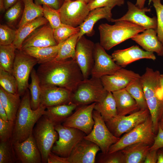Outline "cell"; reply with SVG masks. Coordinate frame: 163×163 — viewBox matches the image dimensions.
<instances>
[{"instance_id":"6da1fadb","label":"cell","mask_w":163,"mask_h":163,"mask_svg":"<svg viewBox=\"0 0 163 163\" xmlns=\"http://www.w3.org/2000/svg\"><path fill=\"white\" fill-rule=\"evenodd\" d=\"M40 85H51L73 92L84 79L81 71L74 59H55L40 64L37 70Z\"/></svg>"},{"instance_id":"7a4b0ae2","label":"cell","mask_w":163,"mask_h":163,"mask_svg":"<svg viewBox=\"0 0 163 163\" xmlns=\"http://www.w3.org/2000/svg\"><path fill=\"white\" fill-rule=\"evenodd\" d=\"M160 74L159 71L147 67L140 78L156 134L163 114V92L159 80Z\"/></svg>"},{"instance_id":"3957f363","label":"cell","mask_w":163,"mask_h":163,"mask_svg":"<svg viewBox=\"0 0 163 163\" xmlns=\"http://www.w3.org/2000/svg\"><path fill=\"white\" fill-rule=\"evenodd\" d=\"M22 97L14 121L11 138L13 143L21 142L32 134L36 123L44 114L46 108L40 104L37 109H32L30 94L28 89Z\"/></svg>"},{"instance_id":"277c9868","label":"cell","mask_w":163,"mask_h":163,"mask_svg":"<svg viewBox=\"0 0 163 163\" xmlns=\"http://www.w3.org/2000/svg\"><path fill=\"white\" fill-rule=\"evenodd\" d=\"M114 22L112 25L102 23L98 27L99 43L105 50H109L145 30L143 27L128 21H118Z\"/></svg>"},{"instance_id":"5b68a950","label":"cell","mask_w":163,"mask_h":163,"mask_svg":"<svg viewBox=\"0 0 163 163\" xmlns=\"http://www.w3.org/2000/svg\"><path fill=\"white\" fill-rule=\"evenodd\" d=\"M108 93L100 78L91 77L83 79L78 84L72 92L71 103L79 106L101 102Z\"/></svg>"},{"instance_id":"8992f818","label":"cell","mask_w":163,"mask_h":163,"mask_svg":"<svg viewBox=\"0 0 163 163\" xmlns=\"http://www.w3.org/2000/svg\"><path fill=\"white\" fill-rule=\"evenodd\" d=\"M156 135L150 115L144 121L126 133L117 142L112 145L108 152L121 150L128 145L138 142L145 143L151 146Z\"/></svg>"},{"instance_id":"52a82bcc","label":"cell","mask_w":163,"mask_h":163,"mask_svg":"<svg viewBox=\"0 0 163 163\" xmlns=\"http://www.w3.org/2000/svg\"><path fill=\"white\" fill-rule=\"evenodd\" d=\"M32 134L40 152L42 163H47L49 154L59 137L54 126L43 115L36 123Z\"/></svg>"},{"instance_id":"ba28073f","label":"cell","mask_w":163,"mask_h":163,"mask_svg":"<svg viewBox=\"0 0 163 163\" xmlns=\"http://www.w3.org/2000/svg\"><path fill=\"white\" fill-rule=\"evenodd\" d=\"M54 128L59 137L51 152L62 157H68L75 147L86 135L78 129L66 127L61 124L54 126Z\"/></svg>"},{"instance_id":"9c48e42d","label":"cell","mask_w":163,"mask_h":163,"mask_svg":"<svg viewBox=\"0 0 163 163\" xmlns=\"http://www.w3.org/2000/svg\"><path fill=\"white\" fill-rule=\"evenodd\" d=\"M150 115L148 109L140 110L128 115H117L105 123L113 135L119 138L144 121Z\"/></svg>"},{"instance_id":"30bf717a","label":"cell","mask_w":163,"mask_h":163,"mask_svg":"<svg viewBox=\"0 0 163 163\" xmlns=\"http://www.w3.org/2000/svg\"><path fill=\"white\" fill-rule=\"evenodd\" d=\"M93 117L94 124L91 132L84 139L94 143L100 148L101 152H108L110 146L117 142L120 138L114 136L109 131L100 113L94 110Z\"/></svg>"},{"instance_id":"8fae6325","label":"cell","mask_w":163,"mask_h":163,"mask_svg":"<svg viewBox=\"0 0 163 163\" xmlns=\"http://www.w3.org/2000/svg\"><path fill=\"white\" fill-rule=\"evenodd\" d=\"M37 63L35 58L21 51L16 52L12 74L17 81L18 94L20 97L23 96L28 89L29 76L34 67Z\"/></svg>"},{"instance_id":"7c38bea8","label":"cell","mask_w":163,"mask_h":163,"mask_svg":"<svg viewBox=\"0 0 163 163\" xmlns=\"http://www.w3.org/2000/svg\"><path fill=\"white\" fill-rule=\"evenodd\" d=\"M58 11L62 23L74 27L82 24L90 11L83 0L64 1Z\"/></svg>"},{"instance_id":"4fadbf2b","label":"cell","mask_w":163,"mask_h":163,"mask_svg":"<svg viewBox=\"0 0 163 163\" xmlns=\"http://www.w3.org/2000/svg\"><path fill=\"white\" fill-rule=\"evenodd\" d=\"M94 44L84 35L78 40L74 59L81 71L84 79L89 78L91 75L94 62Z\"/></svg>"},{"instance_id":"5bb4252c","label":"cell","mask_w":163,"mask_h":163,"mask_svg":"<svg viewBox=\"0 0 163 163\" xmlns=\"http://www.w3.org/2000/svg\"><path fill=\"white\" fill-rule=\"evenodd\" d=\"M96 103L78 106L75 111L62 123L64 126L78 129L88 134L94 124L92 113Z\"/></svg>"},{"instance_id":"9a60e30c","label":"cell","mask_w":163,"mask_h":163,"mask_svg":"<svg viewBox=\"0 0 163 163\" xmlns=\"http://www.w3.org/2000/svg\"><path fill=\"white\" fill-rule=\"evenodd\" d=\"M94 62L91 77H101L114 73L121 67L117 64L111 56L108 54L99 43L95 44L94 51Z\"/></svg>"},{"instance_id":"2e32d148","label":"cell","mask_w":163,"mask_h":163,"mask_svg":"<svg viewBox=\"0 0 163 163\" xmlns=\"http://www.w3.org/2000/svg\"><path fill=\"white\" fill-rule=\"evenodd\" d=\"M128 10L126 13L119 18H112L111 22L118 21H127L141 26L145 29H156L157 17H150L146 13L151 11V9L147 7L140 8L129 1L127 2Z\"/></svg>"},{"instance_id":"e0dca14e","label":"cell","mask_w":163,"mask_h":163,"mask_svg":"<svg viewBox=\"0 0 163 163\" xmlns=\"http://www.w3.org/2000/svg\"><path fill=\"white\" fill-rule=\"evenodd\" d=\"M40 104L46 108L71 103L72 92L69 90L51 85H40Z\"/></svg>"},{"instance_id":"ac0fdd59","label":"cell","mask_w":163,"mask_h":163,"mask_svg":"<svg viewBox=\"0 0 163 163\" xmlns=\"http://www.w3.org/2000/svg\"><path fill=\"white\" fill-rule=\"evenodd\" d=\"M141 76L131 70L121 68L114 73L100 78L105 89L113 92L125 88L131 82L140 78Z\"/></svg>"},{"instance_id":"d6986e66","label":"cell","mask_w":163,"mask_h":163,"mask_svg":"<svg viewBox=\"0 0 163 163\" xmlns=\"http://www.w3.org/2000/svg\"><path fill=\"white\" fill-rule=\"evenodd\" d=\"M13 143L18 161L22 163L42 162L40 152L33 134L21 142Z\"/></svg>"},{"instance_id":"ffe728a7","label":"cell","mask_w":163,"mask_h":163,"mask_svg":"<svg viewBox=\"0 0 163 163\" xmlns=\"http://www.w3.org/2000/svg\"><path fill=\"white\" fill-rule=\"evenodd\" d=\"M111 56L116 63L121 68H125L129 64L142 59L153 60L156 59L153 53L143 50L137 45H133L124 49L115 50Z\"/></svg>"},{"instance_id":"44dd1931","label":"cell","mask_w":163,"mask_h":163,"mask_svg":"<svg viewBox=\"0 0 163 163\" xmlns=\"http://www.w3.org/2000/svg\"><path fill=\"white\" fill-rule=\"evenodd\" d=\"M100 150L96 144L84 138L72 150L68 157L69 163H95L96 155Z\"/></svg>"},{"instance_id":"7402d4cb","label":"cell","mask_w":163,"mask_h":163,"mask_svg":"<svg viewBox=\"0 0 163 163\" xmlns=\"http://www.w3.org/2000/svg\"><path fill=\"white\" fill-rule=\"evenodd\" d=\"M58 44L54 37L53 29L50 24H46L34 31L31 35L24 40L22 49L30 46H50Z\"/></svg>"},{"instance_id":"603a6c76","label":"cell","mask_w":163,"mask_h":163,"mask_svg":"<svg viewBox=\"0 0 163 163\" xmlns=\"http://www.w3.org/2000/svg\"><path fill=\"white\" fill-rule=\"evenodd\" d=\"M131 39L145 50L155 53L158 56H163V45L158 38L156 29H145Z\"/></svg>"},{"instance_id":"cb8c5ba5","label":"cell","mask_w":163,"mask_h":163,"mask_svg":"<svg viewBox=\"0 0 163 163\" xmlns=\"http://www.w3.org/2000/svg\"><path fill=\"white\" fill-rule=\"evenodd\" d=\"M111 8L107 7L96 8L91 10L82 24L79 26L78 39L85 34L92 36L94 33L95 24L100 19H105L111 22L112 14Z\"/></svg>"},{"instance_id":"d4e9b609","label":"cell","mask_w":163,"mask_h":163,"mask_svg":"<svg viewBox=\"0 0 163 163\" xmlns=\"http://www.w3.org/2000/svg\"><path fill=\"white\" fill-rule=\"evenodd\" d=\"M112 93L116 104L117 115H126L140 110L135 100L125 88Z\"/></svg>"},{"instance_id":"484cf974","label":"cell","mask_w":163,"mask_h":163,"mask_svg":"<svg viewBox=\"0 0 163 163\" xmlns=\"http://www.w3.org/2000/svg\"><path fill=\"white\" fill-rule=\"evenodd\" d=\"M63 42L52 46L46 47H29L20 51L35 58L40 64L48 62L55 59Z\"/></svg>"},{"instance_id":"4316f807","label":"cell","mask_w":163,"mask_h":163,"mask_svg":"<svg viewBox=\"0 0 163 163\" xmlns=\"http://www.w3.org/2000/svg\"><path fill=\"white\" fill-rule=\"evenodd\" d=\"M77 106L72 103L47 107L43 115L55 126L61 124L72 113Z\"/></svg>"},{"instance_id":"83f0119b","label":"cell","mask_w":163,"mask_h":163,"mask_svg":"<svg viewBox=\"0 0 163 163\" xmlns=\"http://www.w3.org/2000/svg\"><path fill=\"white\" fill-rule=\"evenodd\" d=\"M48 21L44 16L29 21L16 30V37L12 44L16 50H21L26 38L38 28L47 24Z\"/></svg>"},{"instance_id":"f1b7e54d","label":"cell","mask_w":163,"mask_h":163,"mask_svg":"<svg viewBox=\"0 0 163 163\" xmlns=\"http://www.w3.org/2000/svg\"><path fill=\"white\" fill-rule=\"evenodd\" d=\"M151 145L138 142L128 145L121 150L125 163H143Z\"/></svg>"},{"instance_id":"f546056e","label":"cell","mask_w":163,"mask_h":163,"mask_svg":"<svg viewBox=\"0 0 163 163\" xmlns=\"http://www.w3.org/2000/svg\"><path fill=\"white\" fill-rule=\"evenodd\" d=\"M18 94L9 92L0 86V103L5 109L8 120L14 121L21 100Z\"/></svg>"},{"instance_id":"4dcf8cb0","label":"cell","mask_w":163,"mask_h":163,"mask_svg":"<svg viewBox=\"0 0 163 163\" xmlns=\"http://www.w3.org/2000/svg\"><path fill=\"white\" fill-rule=\"evenodd\" d=\"M94 110L100 113L105 122L117 116L116 104L112 92H108L102 101L96 103Z\"/></svg>"},{"instance_id":"1f68e13d","label":"cell","mask_w":163,"mask_h":163,"mask_svg":"<svg viewBox=\"0 0 163 163\" xmlns=\"http://www.w3.org/2000/svg\"><path fill=\"white\" fill-rule=\"evenodd\" d=\"M24 4L23 12L18 26V28L38 18L43 16L42 6L37 5L34 0H22Z\"/></svg>"},{"instance_id":"d6a6232c","label":"cell","mask_w":163,"mask_h":163,"mask_svg":"<svg viewBox=\"0 0 163 163\" xmlns=\"http://www.w3.org/2000/svg\"><path fill=\"white\" fill-rule=\"evenodd\" d=\"M16 49L12 44L0 45V68L12 73Z\"/></svg>"},{"instance_id":"836d02e7","label":"cell","mask_w":163,"mask_h":163,"mask_svg":"<svg viewBox=\"0 0 163 163\" xmlns=\"http://www.w3.org/2000/svg\"><path fill=\"white\" fill-rule=\"evenodd\" d=\"M79 33L73 35L63 42L55 59L58 61L69 58L74 59Z\"/></svg>"},{"instance_id":"e575fe53","label":"cell","mask_w":163,"mask_h":163,"mask_svg":"<svg viewBox=\"0 0 163 163\" xmlns=\"http://www.w3.org/2000/svg\"><path fill=\"white\" fill-rule=\"evenodd\" d=\"M31 82L29 84L28 88L30 90V105L32 109L35 110L40 105V96L41 87L37 71L33 68L30 74Z\"/></svg>"},{"instance_id":"d590c367","label":"cell","mask_w":163,"mask_h":163,"mask_svg":"<svg viewBox=\"0 0 163 163\" xmlns=\"http://www.w3.org/2000/svg\"><path fill=\"white\" fill-rule=\"evenodd\" d=\"M125 89L135 100L140 110L148 109L140 79L131 82Z\"/></svg>"},{"instance_id":"8d00e7d4","label":"cell","mask_w":163,"mask_h":163,"mask_svg":"<svg viewBox=\"0 0 163 163\" xmlns=\"http://www.w3.org/2000/svg\"><path fill=\"white\" fill-rule=\"evenodd\" d=\"M18 162L11 139L0 142V163Z\"/></svg>"},{"instance_id":"74e56055","label":"cell","mask_w":163,"mask_h":163,"mask_svg":"<svg viewBox=\"0 0 163 163\" xmlns=\"http://www.w3.org/2000/svg\"><path fill=\"white\" fill-rule=\"evenodd\" d=\"M0 85L6 91L18 94L17 81L12 73L0 68Z\"/></svg>"},{"instance_id":"f35d334b","label":"cell","mask_w":163,"mask_h":163,"mask_svg":"<svg viewBox=\"0 0 163 163\" xmlns=\"http://www.w3.org/2000/svg\"><path fill=\"white\" fill-rule=\"evenodd\" d=\"M54 36L58 44L66 40L73 35L79 32V26L74 27L62 23L57 28L53 29Z\"/></svg>"},{"instance_id":"ab89813d","label":"cell","mask_w":163,"mask_h":163,"mask_svg":"<svg viewBox=\"0 0 163 163\" xmlns=\"http://www.w3.org/2000/svg\"><path fill=\"white\" fill-rule=\"evenodd\" d=\"M95 163H125L124 155L121 150L112 152H102L98 154L96 157Z\"/></svg>"},{"instance_id":"60d3db41","label":"cell","mask_w":163,"mask_h":163,"mask_svg":"<svg viewBox=\"0 0 163 163\" xmlns=\"http://www.w3.org/2000/svg\"><path fill=\"white\" fill-rule=\"evenodd\" d=\"M161 0H149V5L152 2L157 15V27L156 31L159 40L163 45V4Z\"/></svg>"},{"instance_id":"b9f144b4","label":"cell","mask_w":163,"mask_h":163,"mask_svg":"<svg viewBox=\"0 0 163 163\" xmlns=\"http://www.w3.org/2000/svg\"><path fill=\"white\" fill-rule=\"evenodd\" d=\"M42 6L43 16L52 29L53 30L59 26L62 23L58 10H56L46 5Z\"/></svg>"},{"instance_id":"7bdbcfd3","label":"cell","mask_w":163,"mask_h":163,"mask_svg":"<svg viewBox=\"0 0 163 163\" xmlns=\"http://www.w3.org/2000/svg\"><path fill=\"white\" fill-rule=\"evenodd\" d=\"M24 8L22 0H18L7 9L5 14V18L7 23L10 24H12L16 22L23 13Z\"/></svg>"},{"instance_id":"ee69618b","label":"cell","mask_w":163,"mask_h":163,"mask_svg":"<svg viewBox=\"0 0 163 163\" xmlns=\"http://www.w3.org/2000/svg\"><path fill=\"white\" fill-rule=\"evenodd\" d=\"M16 30H13L5 24L0 25V45H11L15 40Z\"/></svg>"},{"instance_id":"f6af8a7d","label":"cell","mask_w":163,"mask_h":163,"mask_svg":"<svg viewBox=\"0 0 163 163\" xmlns=\"http://www.w3.org/2000/svg\"><path fill=\"white\" fill-rule=\"evenodd\" d=\"M14 122L0 119V141L3 142L11 139Z\"/></svg>"},{"instance_id":"bcb514c9","label":"cell","mask_w":163,"mask_h":163,"mask_svg":"<svg viewBox=\"0 0 163 163\" xmlns=\"http://www.w3.org/2000/svg\"><path fill=\"white\" fill-rule=\"evenodd\" d=\"M124 3V0H94L88 4V6L90 11L96 8L103 7L112 9L116 6H122Z\"/></svg>"},{"instance_id":"7dc6e473","label":"cell","mask_w":163,"mask_h":163,"mask_svg":"<svg viewBox=\"0 0 163 163\" xmlns=\"http://www.w3.org/2000/svg\"><path fill=\"white\" fill-rule=\"evenodd\" d=\"M163 147V130L159 125L157 133L154 138V142L149 148V151L157 150Z\"/></svg>"},{"instance_id":"c3c4849f","label":"cell","mask_w":163,"mask_h":163,"mask_svg":"<svg viewBox=\"0 0 163 163\" xmlns=\"http://www.w3.org/2000/svg\"><path fill=\"white\" fill-rule=\"evenodd\" d=\"M36 4L42 6L46 5L56 10H59L62 5L64 0H34Z\"/></svg>"},{"instance_id":"681fc988","label":"cell","mask_w":163,"mask_h":163,"mask_svg":"<svg viewBox=\"0 0 163 163\" xmlns=\"http://www.w3.org/2000/svg\"><path fill=\"white\" fill-rule=\"evenodd\" d=\"M47 163H69L68 157H64L58 155L51 152L49 154Z\"/></svg>"},{"instance_id":"f907efd6","label":"cell","mask_w":163,"mask_h":163,"mask_svg":"<svg viewBox=\"0 0 163 163\" xmlns=\"http://www.w3.org/2000/svg\"><path fill=\"white\" fill-rule=\"evenodd\" d=\"M157 160V150L149 151L146 155L144 163H156Z\"/></svg>"},{"instance_id":"816d5d0a","label":"cell","mask_w":163,"mask_h":163,"mask_svg":"<svg viewBox=\"0 0 163 163\" xmlns=\"http://www.w3.org/2000/svg\"><path fill=\"white\" fill-rule=\"evenodd\" d=\"M0 119L4 120H8L6 112L5 109L0 103Z\"/></svg>"},{"instance_id":"f5cc1de1","label":"cell","mask_w":163,"mask_h":163,"mask_svg":"<svg viewBox=\"0 0 163 163\" xmlns=\"http://www.w3.org/2000/svg\"><path fill=\"white\" fill-rule=\"evenodd\" d=\"M158 160L157 163H163V147L157 150Z\"/></svg>"},{"instance_id":"db71d44e","label":"cell","mask_w":163,"mask_h":163,"mask_svg":"<svg viewBox=\"0 0 163 163\" xmlns=\"http://www.w3.org/2000/svg\"><path fill=\"white\" fill-rule=\"evenodd\" d=\"M18 0H4L5 8L6 10L15 4Z\"/></svg>"},{"instance_id":"11a10c76","label":"cell","mask_w":163,"mask_h":163,"mask_svg":"<svg viewBox=\"0 0 163 163\" xmlns=\"http://www.w3.org/2000/svg\"><path fill=\"white\" fill-rule=\"evenodd\" d=\"M147 0H136L135 5L139 8H143L145 7V2Z\"/></svg>"},{"instance_id":"9f6ffc18","label":"cell","mask_w":163,"mask_h":163,"mask_svg":"<svg viewBox=\"0 0 163 163\" xmlns=\"http://www.w3.org/2000/svg\"><path fill=\"white\" fill-rule=\"evenodd\" d=\"M6 10L4 0H0V11L1 13L4 12Z\"/></svg>"},{"instance_id":"6f0895ef","label":"cell","mask_w":163,"mask_h":163,"mask_svg":"<svg viewBox=\"0 0 163 163\" xmlns=\"http://www.w3.org/2000/svg\"><path fill=\"white\" fill-rule=\"evenodd\" d=\"M160 86L163 92V74H160L159 77Z\"/></svg>"},{"instance_id":"680465c9","label":"cell","mask_w":163,"mask_h":163,"mask_svg":"<svg viewBox=\"0 0 163 163\" xmlns=\"http://www.w3.org/2000/svg\"><path fill=\"white\" fill-rule=\"evenodd\" d=\"M159 125L162 129L163 130V114L160 120Z\"/></svg>"},{"instance_id":"91938a15","label":"cell","mask_w":163,"mask_h":163,"mask_svg":"<svg viewBox=\"0 0 163 163\" xmlns=\"http://www.w3.org/2000/svg\"><path fill=\"white\" fill-rule=\"evenodd\" d=\"M77 0H64V1H75ZM86 2L88 4L93 1L94 0H83Z\"/></svg>"}]
</instances>
